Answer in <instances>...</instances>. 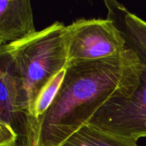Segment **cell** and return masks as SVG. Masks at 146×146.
<instances>
[{"label":"cell","instance_id":"obj_1","mask_svg":"<svg viewBox=\"0 0 146 146\" xmlns=\"http://www.w3.org/2000/svg\"><path fill=\"white\" fill-rule=\"evenodd\" d=\"M143 68L140 56L129 46L107 59L67 66L51 107L39 120H29L27 146L62 145L109 101L132 95Z\"/></svg>","mask_w":146,"mask_h":146},{"label":"cell","instance_id":"obj_2","mask_svg":"<svg viewBox=\"0 0 146 146\" xmlns=\"http://www.w3.org/2000/svg\"><path fill=\"white\" fill-rule=\"evenodd\" d=\"M11 62L17 80L20 104L32 116L33 104L42 88L67 67V26L56 21L18 42L0 46Z\"/></svg>","mask_w":146,"mask_h":146},{"label":"cell","instance_id":"obj_3","mask_svg":"<svg viewBox=\"0 0 146 146\" xmlns=\"http://www.w3.org/2000/svg\"><path fill=\"white\" fill-rule=\"evenodd\" d=\"M67 66L107 59L128 48L122 31L110 19H80L67 26Z\"/></svg>","mask_w":146,"mask_h":146},{"label":"cell","instance_id":"obj_4","mask_svg":"<svg viewBox=\"0 0 146 146\" xmlns=\"http://www.w3.org/2000/svg\"><path fill=\"white\" fill-rule=\"evenodd\" d=\"M139 56L144 68L138 88L128 97L109 101L88 123L105 133L137 142L146 139V57Z\"/></svg>","mask_w":146,"mask_h":146},{"label":"cell","instance_id":"obj_5","mask_svg":"<svg viewBox=\"0 0 146 146\" xmlns=\"http://www.w3.org/2000/svg\"><path fill=\"white\" fill-rule=\"evenodd\" d=\"M29 115L22 110L16 78L7 55L0 52V124L17 133L18 145L25 146Z\"/></svg>","mask_w":146,"mask_h":146},{"label":"cell","instance_id":"obj_6","mask_svg":"<svg viewBox=\"0 0 146 146\" xmlns=\"http://www.w3.org/2000/svg\"><path fill=\"white\" fill-rule=\"evenodd\" d=\"M36 32L30 1H0V46L18 42Z\"/></svg>","mask_w":146,"mask_h":146},{"label":"cell","instance_id":"obj_7","mask_svg":"<svg viewBox=\"0 0 146 146\" xmlns=\"http://www.w3.org/2000/svg\"><path fill=\"white\" fill-rule=\"evenodd\" d=\"M105 3L109 5L110 15H114V18L110 19L118 21L115 24L122 31L127 45L146 57V21L116 2H105Z\"/></svg>","mask_w":146,"mask_h":146},{"label":"cell","instance_id":"obj_8","mask_svg":"<svg viewBox=\"0 0 146 146\" xmlns=\"http://www.w3.org/2000/svg\"><path fill=\"white\" fill-rule=\"evenodd\" d=\"M63 146H139L137 141L121 138L90 125L82 127L68 139ZM62 146V145H61Z\"/></svg>","mask_w":146,"mask_h":146},{"label":"cell","instance_id":"obj_9","mask_svg":"<svg viewBox=\"0 0 146 146\" xmlns=\"http://www.w3.org/2000/svg\"><path fill=\"white\" fill-rule=\"evenodd\" d=\"M66 75V68L53 76L39 92L33 107L31 120L38 121L42 118L51 107L56 99Z\"/></svg>","mask_w":146,"mask_h":146},{"label":"cell","instance_id":"obj_10","mask_svg":"<svg viewBox=\"0 0 146 146\" xmlns=\"http://www.w3.org/2000/svg\"><path fill=\"white\" fill-rule=\"evenodd\" d=\"M12 146H20V145H12Z\"/></svg>","mask_w":146,"mask_h":146},{"label":"cell","instance_id":"obj_11","mask_svg":"<svg viewBox=\"0 0 146 146\" xmlns=\"http://www.w3.org/2000/svg\"><path fill=\"white\" fill-rule=\"evenodd\" d=\"M62 146H63V145H62Z\"/></svg>","mask_w":146,"mask_h":146}]
</instances>
